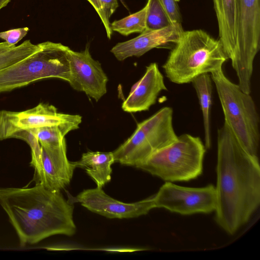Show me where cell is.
Returning <instances> with one entry per match:
<instances>
[{"label":"cell","mask_w":260,"mask_h":260,"mask_svg":"<svg viewBox=\"0 0 260 260\" xmlns=\"http://www.w3.org/2000/svg\"><path fill=\"white\" fill-rule=\"evenodd\" d=\"M171 24H182V17L177 0H159Z\"/></svg>","instance_id":"cell-24"},{"label":"cell","mask_w":260,"mask_h":260,"mask_svg":"<svg viewBox=\"0 0 260 260\" xmlns=\"http://www.w3.org/2000/svg\"><path fill=\"white\" fill-rule=\"evenodd\" d=\"M227 59L219 40L202 29L184 30L162 67L170 81L183 84L221 69Z\"/></svg>","instance_id":"cell-3"},{"label":"cell","mask_w":260,"mask_h":260,"mask_svg":"<svg viewBox=\"0 0 260 260\" xmlns=\"http://www.w3.org/2000/svg\"><path fill=\"white\" fill-rule=\"evenodd\" d=\"M148 7L145 6L139 11L110 24L112 31H116L124 36L135 33H141L147 29L146 18Z\"/></svg>","instance_id":"cell-20"},{"label":"cell","mask_w":260,"mask_h":260,"mask_svg":"<svg viewBox=\"0 0 260 260\" xmlns=\"http://www.w3.org/2000/svg\"><path fill=\"white\" fill-rule=\"evenodd\" d=\"M0 205L21 246L55 235L72 236L76 233L73 203L60 191L50 190L40 183L30 188H0Z\"/></svg>","instance_id":"cell-2"},{"label":"cell","mask_w":260,"mask_h":260,"mask_svg":"<svg viewBox=\"0 0 260 260\" xmlns=\"http://www.w3.org/2000/svg\"><path fill=\"white\" fill-rule=\"evenodd\" d=\"M27 27L12 29L0 32V39L11 45H16L28 33Z\"/></svg>","instance_id":"cell-25"},{"label":"cell","mask_w":260,"mask_h":260,"mask_svg":"<svg viewBox=\"0 0 260 260\" xmlns=\"http://www.w3.org/2000/svg\"><path fill=\"white\" fill-rule=\"evenodd\" d=\"M11 0H0V10L5 7Z\"/></svg>","instance_id":"cell-26"},{"label":"cell","mask_w":260,"mask_h":260,"mask_svg":"<svg viewBox=\"0 0 260 260\" xmlns=\"http://www.w3.org/2000/svg\"><path fill=\"white\" fill-rule=\"evenodd\" d=\"M78 128L73 125H61L28 129L42 146L53 147L61 145L70 132Z\"/></svg>","instance_id":"cell-21"},{"label":"cell","mask_w":260,"mask_h":260,"mask_svg":"<svg viewBox=\"0 0 260 260\" xmlns=\"http://www.w3.org/2000/svg\"><path fill=\"white\" fill-rule=\"evenodd\" d=\"M147 3V29H158L172 24L159 0H148Z\"/></svg>","instance_id":"cell-22"},{"label":"cell","mask_w":260,"mask_h":260,"mask_svg":"<svg viewBox=\"0 0 260 260\" xmlns=\"http://www.w3.org/2000/svg\"><path fill=\"white\" fill-rule=\"evenodd\" d=\"M173 114L172 108L164 107L138 123L131 137L112 152L114 161L136 167L175 142L178 136Z\"/></svg>","instance_id":"cell-7"},{"label":"cell","mask_w":260,"mask_h":260,"mask_svg":"<svg viewBox=\"0 0 260 260\" xmlns=\"http://www.w3.org/2000/svg\"><path fill=\"white\" fill-rule=\"evenodd\" d=\"M178 2L180 1V0H177Z\"/></svg>","instance_id":"cell-27"},{"label":"cell","mask_w":260,"mask_h":260,"mask_svg":"<svg viewBox=\"0 0 260 260\" xmlns=\"http://www.w3.org/2000/svg\"><path fill=\"white\" fill-rule=\"evenodd\" d=\"M40 49L17 63L0 71V92L10 91L47 78L70 79L68 55L70 48L60 43H39Z\"/></svg>","instance_id":"cell-6"},{"label":"cell","mask_w":260,"mask_h":260,"mask_svg":"<svg viewBox=\"0 0 260 260\" xmlns=\"http://www.w3.org/2000/svg\"><path fill=\"white\" fill-rule=\"evenodd\" d=\"M29 147L30 164L37 174L38 183L54 191H60L70 184L76 167L67 158L66 141L53 147L42 146L36 141Z\"/></svg>","instance_id":"cell-10"},{"label":"cell","mask_w":260,"mask_h":260,"mask_svg":"<svg viewBox=\"0 0 260 260\" xmlns=\"http://www.w3.org/2000/svg\"><path fill=\"white\" fill-rule=\"evenodd\" d=\"M183 31L182 24H172L158 29L147 28L136 38L117 43L110 51L119 61L140 57L152 49L175 44Z\"/></svg>","instance_id":"cell-13"},{"label":"cell","mask_w":260,"mask_h":260,"mask_svg":"<svg viewBox=\"0 0 260 260\" xmlns=\"http://www.w3.org/2000/svg\"><path fill=\"white\" fill-rule=\"evenodd\" d=\"M212 80L210 74H204L191 82L196 90L202 113L205 135V146H211L210 113L212 104Z\"/></svg>","instance_id":"cell-18"},{"label":"cell","mask_w":260,"mask_h":260,"mask_svg":"<svg viewBox=\"0 0 260 260\" xmlns=\"http://www.w3.org/2000/svg\"><path fill=\"white\" fill-rule=\"evenodd\" d=\"M93 7L100 17L105 27L107 36L110 39L112 30L110 18L119 6L117 0H86Z\"/></svg>","instance_id":"cell-23"},{"label":"cell","mask_w":260,"mask_h":260,"mask_svg":"<svg viewBox=\"0 0 260 260\" xmlns=\"http://www.w3.org/2000/svg\"><path fill=\"white\" fill-rule=\"evenodd\" d=\"M205 152L200 137L184 134L135 167L166 182L187 181L202 174Z\"/></svg>","instance_id":"cell-5"},{"label":"cell","mask_w":260,"mask_h":260,"mask_svg":"<svg viewBox=\"0 0 260 260\" xmlns=\"http://www.w3.org/2000/svg\"><path fill=\"white\" fill-rule=\"evenodd\" d=\"M164 76L156 62L146 67L142 77L131 88L122 104V110L128 113L147 111L156 103L159 94L167 90Z\"/></svg>","instance_id":"cell-14"},{"label":"cell","mask_w":260,"mask_h":260,"mask_svg":"<svg viewBox=\"0 0 260 260\" xmlns=\"http://www.w3.org/2000/svg\"><path fill=\"white\" fill-rule=\"evenodd\" d=\"M9 114L15 134L21 130L53 125L69 124L79 128L82 122L79 115L59 113L53 105L44 103L21 112L9 111Z\"/></svg>","instance_id":"cell-15"},{"label":"cell","mask_w":260,"mask_h":260,"mask_svg":"<svg viewBox=\"0 0 260 260\" xmlns=\"http://www.w3.org/2000/svg\"><path fill=\"white\" fill-rule=\"evenodd\" d=\"M217 20L219 40L224 51L232 61L237 45L235 0H213Z\"/></svg>","instance_id":"cell-16"},{"label":"cell","mask_w":260,"mask_h":260,"mask_svg":"<svg viewBox=\"0 0 260 260\" xmlns=\"http://www.w3.org/2000/svg\"><path fill=\"white\" fill-rule=\"evenodd\" d=\"M237 45L231 61L244 92L250 94L255 57L260 48L259 0H235Z\"/></svg>","instance_id":"cell-8"},{"label":"cell","mask_w":260,"mask_h":260,"mask_svg":"<svg viewBox=\"0 0 260 260\" xmlns=\"http://www.w3.org/2000/svg\"><path fill=\"white\" fill-rule=\"evenodd\" d=\"M68 55L71 74L69 83L71 86L98 101L106 93L108 81L101 63L92 58L88 45L80 52L69 48Z\"/></svg>","instance_id":"cell-11"},{"label":"cell","mask_w":260,"mask_h":260,"mask_svg":"<svg viewBox=\"0 0 260 260\" xmlns=\"http://www.w3.org/2000/svg\"><path fill=\"white\" fill-rule=\"evenodd\" d=\"M70 200L73 203L79 202L90 211L109 218L137 217L154 208L153 196L137 202L127 203L110 197L98 187L85 189Z\"/></svg>","instance_id":"cell-12"},{"label":"cell","mask_w":260,"mask_h":260,"mask_svg":"<svg viewBox=\"0 0 260 260\" xmlns=\"http://www.w3.org/2000/svg\"><path fill=\"white\" fill-rule=\"evenodd\" d=\"M39 49V44H34L29 40L19 45H11L5 41L0 42V71L23 60Z\"/></svg>","instance_id":"cell-19"},{"label":"cell","mask_w":260,"mask_h":260,"mask_svg":"<svg viewBox=\"0 0 260 260\" xmlns=\"http://www.w3.org/2000/svg\"><path fill=\"white\" fill-rule=\"evenodd\" d=\"M114 162L112 152L88 151L74 162L76 168L84 169L97 187L102 188L111 179V166Z\"/></svg>","instance_id":"cell-17"},{"label":"cell","mask_w":260,"mask_h":260,"mask_svg":"<svg viewBox=\"0 0 260 260\" xmlns=\"http://www.w3.org/2000/svg\"><path fill=\"white\" fill-rule=\"evenodd\" d=\"M153 196L155 208L166 209L181 215L210 213L217 206L215 187H188L166 182Z\"/></svg>","instance_id":"cell-9"},{"label":"cell","mask_w":260,"mask_h":260,"mask_svg":"<svg viewBox=\"0 0 260 260\" xmlns=\"http://www.w3.org/2000/svg\"><path fill=\"white\" fill-rule=\"evenodd\" d=\"M221 104L224 122L244 149L258 158L259 116L250 94L242 91L224 75L222 69L210 74Z\"/></svg>","instance_id":"cell-4"},{"label":"cell","mask_w":260,"mask_h":260,"mask_svg":"<svg viewBox=\"0 0 260 260\" xmlns=\"http://www.w3.org/2000/svg\"><path fill=\"white\" fill-rule=\"evenodd\" d=\"M215 221L234 234L260 204L258 158L248 153L224 123L217 131Z\"/></svg>","instance_id":"cell-1"}]
</instances>
